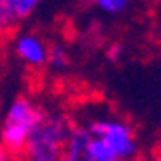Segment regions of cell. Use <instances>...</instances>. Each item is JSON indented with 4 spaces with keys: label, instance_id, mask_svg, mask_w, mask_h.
Here are the masks:
<instances>
[{
    "label": "cell",
    "instance_id": "1",
    "mask_svg": "<svg viewBox=\"0 0 161 161\" xmlns=\"http://www.w3.org/2000/svg\"><path fill=\"white\" fill-rule=\"evenodd\" d=\"M71 127L73 119H69L65 113L44 109L42 117L33 127L19 157L23 161H59Z\"/></svg>",
    "mask_w": 161,
    "mask_h": 161
},
{
    "label": "cell",
    "instance_id": "2",
    "mask_svg": "<svg viewBox=\"0 0 161 161\" xmlns=\"http://www.w3.org/2000/svg\"><path fill=\"white\" fill-rule=\"evenodd\" d=\"M44 108L38 106L29 96L14 98L6 108L2 119H0V142L14 155L19 157L25 148V142L36 125V121L42 117Z\"/></svg>",
    "mask_w": 161,
    "mask_h": 161
},
{
    "label": "cell",
    "instance_id": "3",
    "mask_svg": "<svg viewBox=\"0 0 161 161\" xmlns=\"http://www.w3.org/2000/svg\"><path fill=\"white\" fill-rule=\"evenodd\" d=\"M90 136H98L117 153L119 159H136L140 146L134 129L123 119L117 117H96L85 125Z\"/></svg>",
    "mask_w": 161,
    "mask_h": 161
},
{
    "label": "cell",
    "instance_id": "4",
    "mask_svg": "<svg viewBox=\"0 0 161 161\" xmlns=\"http://www.w3.org/2000/svg\"><path fill=\"white\" fill-rule=\"evenodd\" d=\"M12 48L15 58L25 67L40 69L46 65L48 59V44L35 33H19L12 40Z\"/></svg>",
    "mask_w": 161,
    "mask_h": 161
},
{
    "label": "cell",
    "instance_id": "5",
    "mask_svg": "<svg viewBox=\"0 0 161 161\" xmlns=\"http://www.w3.org/2000/svg\"><path fill=\"white\" fill-rule=\"evenodd\" d=\"M88 142H90V132L86 130V127L73 123L59 161H94L88 152Z\"/></svg>",
    "mask_w": 161,
    "mask_h": 161
},
{
    "label": "cell",
    "instance_id": "6",
    "mask_svg": "<svg viewBox=\"0 0 161 161\" xmlns=\"http://www.w3.org/2000/svg\"><path fill=\"white\" fill-rule=\"evenodd\" d=\"M40 2H42V0H4V8L19 23H23L25 19H29L35 14V10L38 8Z\"/></svg>",
    "mask_w": 161,
    "mask_h": 161
},
{
    "label": "cell",
    "instance_id": "7",
    "mask_svg": "<svg viewBox=\"0 0 161 161\" xmlns=\"http://www.w3.org/2000/svg\"><path fill=\"white\" fill-rule=\"evenodd\" d=\"M71 64V58L65 46L62 44H52L48 46V59H46V65L52 67L54 71H65Z\"/></svg>",
    "mask_w": 161,
    "mask_h": 161
},
{
    "label": "cell",
    "instance_id": "8",
    "mask_svg": "<svg viewBox=\"0 0 161 161\" xmlns=\"http://www.w3.org/2000/svg\"><path fill=\"white\" fill-rule=\"evenodd\" d=\"M88 152H90V155H92L94 161H121L117 157V153L104 142L102 138H98V136H90Z\"/></svg>",
    "mask_w": 161,
    "mask_h": 161
},
{
    "label": "cell",
    "instance_id": "9",
    "mask_svg": "<svg viewBox=\"0 0 161 161\" xmlns=\"http://www.w3.org/2000/svg\"><path fill=\"white\" fill-rule=\"evenodd\" d=\"M92 2L108 14H121L130 4V0H92Z\"/></svg>",
    "mask_w": 161,
    "mask_h": 161
},
{
    "label": "cell",
    "instance_id": "10",
    "mask_svg": "<svg viewBox=\"0 0 161 161\" xmlns=\"http://www.w3.org/2000/svg\"><path fill=\"white\" fill-rule=\"evenodd\" d=\"M121 56H123V44L115 42V44H109V46H108V50H106V58H108V62L117 64L119 59H121Z\"/></svg>",
    "mask_w": 161,
    "mask_h": 161
},
{
    "label": "cell",
    "instance_id": "11",
    "mask_svg": "<svg viewBox=\"0 0 161 161\" xmlns=\"http://www.w3.org/2000/svg\"><path fill=\"white\" fill-rule=\"evenodd\" d=\"M14 159V155L4 148V144L2 142H0V161H12Z\"/></svg>",
    "mask_w": 161,
    "mask_h": 161
},
{
    "label": "cell",
    "instance_id": "12",
    "mask_svg": "<svg viewBox=\"0 0 161 161\" xmlns=\"http://www.w3.org/2000/svg\"><path fill=\"white\" fill-rule=\"evenodd\" d=\"M152 161H161V148H157L152 155Z\"/></svg>",
    "mask_w": 161,
    "mask_h": 161
},
{
    "label": "cell",
    "instance_id": "13",
    "mask_svg": "<svg viewBox=\"0 0 161 161\" xmlns=\"http://www.w3.org/2000/svg\"><path fill=\"white\" fill-rule=\"evenodd\" d=\"M2 58H4V40L0 38V64H2Z\"/></svg>",
    "mask_w": 161,
    "mask_h": 161
},
{
    "label": "cell",
    "instance_id": "14",
    "mask_svg": "<svg viewBox=\"0 0 161 161\" xmlns=\"http://www.w3.org/2000/svg\"><path fill=\"white\" fill-rule=\"evenodd\" d=\"M121 161H136V159H121Z\"/></svg>",
    "mask_w": 161,
    "mask_h": 161
},
{
    "label": "cell",
    "instance_id": "15",
    "mask_svg": "<svg viewBox=\"0 0 161 161\" xmlns=\"http://www.w3.org/2000/svg\"><path fill=\"white\" fill-rule=\"evenodd\" d=\"M2 4H4V0H0V6H2Z\"/></svg>",
    "mask_w": 161,
    "mask_h": 161
},
{
    "label": "cell",
    "instance_id": "16",
    "mask_svg": "<svg viewBox=\"0 0 161 161\" xmlns=\"http://www.w3.org/2000/svg\"><path fill=\"white\" fill-rule=\"evenodd\" d=\"M152 2H161V0H152Z\"/></svg>",
    "mask_w": 161,
    "mask_h": 161
},
{
    "label": "cell",
    "instance_id": "17",
    "mask_svg": "<svg viewBox=\"0 0 161 161\" xmlns=\"http://www.w3.org/2000/svg\"><path fill=\"white\" fill-rule=\"evenodd\" d=\"M0 106H2V100H0Z\"/></svg>",
    "mask_w": 161,
    "mask_h": 161
}]
</instances>
